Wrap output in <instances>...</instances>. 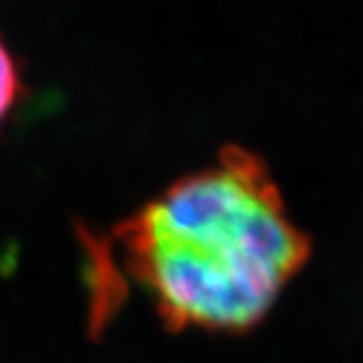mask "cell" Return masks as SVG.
I'll return each mask as SVG.
<instances>
[{"instance_id":"obj_1","label":"cell","mask_w":363,"mask_h":363,"mask_svg":"<svg viewBox=\"0 0 363 363\" xmlns=\"http://www.w3.org/2000/svg\"><path fill=\"white\" fill-rule=\"evenodd\" d=\"M99 247L169 330L219 335L261 324L308 258L265 164L241 147L173 182Z\"/></svg>"},{"instance_id":"obj_2","label":"cell","mask_w":363,"mask_h":363,"mask_svg":"<svg viewBox=\"0 0 363 363\" xmlns=\"http://www.w3.org/2000/svg\"><path fill=\"white\" fill-rule=\"evenodd\" d=\"M24 99L22 70L7 42L0 38V125H3Z\"/></svg>"}]
</instances>
